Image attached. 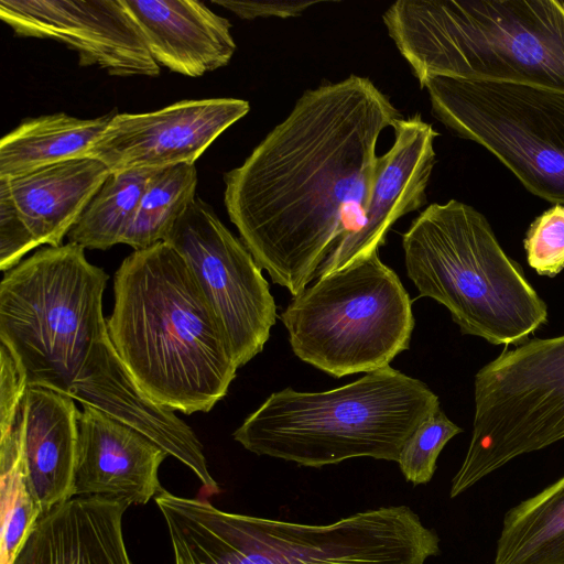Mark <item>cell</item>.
<instances>
[{"mask_svg": "<svg viewBox=\"0 0 564 564\" xmlns=\"http://www.w3.org/2000/svg\"><path fill=\"white\" fill-rule=\"evenodd\" d=\"M400 118L357 75L306 90L224 176L240 240L273 283L300 294L335 245L364 225L381 132Z\"/></svg>", "mask_w": 564, "mask_h": 564, "instance_id": "1", "label": "cell"}, {"mask_svg": "<svg viewBox=\"0 0 564 564\" xmlns=\"http://www.w3.org/2000/svg\"><path fill=\"white\" fill-rule=\"evenodd\" d=\"M107 281L82 246L40 249L1 280L0 343L29 388L68 395L130 425L192 469L208 494H218L193 430L152 402L119 358L102 314Z\"/></svg>", "mask_w": 564, "mask_h": 564, "instance_id": "2", "label": "cell"}, {"mask_svg": "<svg viewBox=\"0 0 564 564\" xmlns=\"http://www.w3.org/2000/svg\"><path fill=\"white\" fill-rule=\"evenodd\" d=\"M112 345L155 404L209 412L238 369L223 328L181 254L162 241L134 250L113 279Z\"/></svg>", "mask_w": 564, "mask_h": 564, "instance_id": "3", "label": "cell"}, {"mask_svg": "<svg viewBox=\"0 0 564 564\" xmlns=\"http://www.w3.org/2000/svg\"><path fill=\"white\" fill-rule=\"evenodd\" d=\"M174 564H425L440 539L406 506L306 524L217 509L200 499L155 496Z\"/></svg>", "mask_w": 564, "mask_h": 564, "instance_id": "4", "label": "cell"}, {"mask_svg": "<svg viewBox=\"0 0 564 564\" xmlns=\"http://www.w3.org/2000/svg\"><path fill=\"white\" fill-rule=\"evenodd\" d=\"M382 19L421 88L449 77L564 93V1L400 0Z\"/></svg>", "mask_w": 564, "mask_h": 564, "instance_id": "5", "label": "cell"}, {"mask_svg": "<svg viewBox=\"0 0 564 564\" xmlns=\"http://www.w3.org/2000/svg\"><path fill=\"white\" fill-rule=\"evenodd\" d=\"M440 409L421 380L390 366L322 392H273L234 432L246 449L319 468L371 457L398 462L416 427Z\"/></svg>", "mask_w": 564, "mask_h": 564, "instance_id": "6", "label": "cell"}, {"mask_svg": "<svg viewBox=\"0 0 564 564\" xmlns=\"http://www.w3.org/2000/svg\"><path fill=\"white\" fill-rule=\"evenodd\" d=\"M402 248L420 295L443 304L463 334L522 344L547 322L546 304L474 207L431 204L403 234Z\"/></svg>", "mask_w": 564, "mask_h": 564, "instance_id": "7", "label": "cell"}, {"mask_svg": "<svg viewBox=\"0 0 564 564\" xmlns=\"http://www.w3.org/2000/svg\"><path fill=\"white\" fill-rule=\"evenodd\" d=\"M280 319L296 357L335 378L388 367L414 328L412 301L378 252L318 278Z\"/></svg>", "mask_w": 564, "mask_h": 564, "instance_id": "8", "label": "cell"}, {"mask_svg": "<svg viewBox=\"0 0 564 564\" xmlns=\"http://www.w3.org/2000/svg\"><path fill=\"white\" fill-rule=\"evenodd\" d=\"M474 397L471 438L451 498L564 438V335L506 348L476 373Z\"/></svg>", "mask_w": 564, "mask_h": 564, "instance_id": "9", "label": "cell"}, {"mask_svg": "<svg viewBox=\"0 0 564 564\" xmlns=\"http://www.w3.org/2000/svg\"><path fill=\"white\" fill-rule=\"evenodd\" d=\"M433 115L481 144L532 194L564 205V93L449 77L427 79Z\"/></svg>", "mask_w": 564, "mask_h": 564, "instance_id": "10", "label": "cell"}, {"mask_svg": "<svg viewBox=\"0 0 564 564\" xmlns=\"http://www.w3.org/2000/svg\"><path fill=\"white\" fill-rule=\"evenodd\" d=\"M164 241L186 262L223 328L237 367L245 366L262 351L276 319L261 267L198 196Z\"/></svg>", "mask_w": 564, "mask_h": 564, "instance_id": "11", "label": "cell"}, {"mask_svg": "<svg viewBox=\"0 0 564 564\" xmlns=\"http://www.w3.org/2000/svg\"><path fill=\"white\" fill-rule=\"evenodd\" d=\"M0 19L17 36L66 45L80 66L118 77L160 74L123 0H0Z\"/></svg>", "mask_w": 564, "mask_h": 564, "instance_id": "12", "label": "cell"}, {"mask_svg": "<svg viewBox=\"0 0 564 564\" xmlns=\"http://www.w3.org/2000/svg\"><path fill=\"white\" fill-rule=\"evenodd\" d=\"M250 110L247 100H182L156 111L116 113L88 150L110 172L195 164L206 149Z\"/></svg>", "mask_w": 564, "mask_h": 564, "instance_id": "13", "label": "cell"}, {"mask_svg": "<svg viewBox=\"0 0 564 564\" xmlns=\"http://www.w3.org/2000/svg\"><path fill=\"white\" fill-rule=\"evenodd\" d=\"M394 142L378 156L362 227L338 241L319 267L316 278L367 258L386 242L392 225L426 204V188L436 162L438 133L420 113L393 123Z\"/></svg>", "mask_w": 564, "mask_h": 564, "instance_id": "14", "label": "cell"}, {"mask_svg": "<svg viewBox=\"0 0 564 564\" xmlns=\"http://www.w3.org/2000/svg\"><path fill=\"white\" fill-rule=\"evenodd\" d=\"M169 454L130 425L89 405L77 413L74 497L99 496L127 507L162 489L159 468Z\"/></svg>", "mask_w": 564, "mask_h": 564, "instance_id": "15", "label": "cell"}, {"mask_svg": "<svg viewBox=\"0 0 564 564\" xmlns=\"http://www.w3.org/2000/svg\"><path fill=\"white\" fill-rule=\"evenodd\" d=\"M154 61L199 77L228 65L236 43L230 22L196 0H123Z\"/></svg>", "mask_w": 564, "mask_h": 564, "instance_id": "16", "label": "cell"}, {"mask_svg": "<svg viewBox=\"0 0 564 564\" xmlns=\"http://www.w3.org/2000/svg\"><path fill=\"white\" fill-rule=\"evenodd\" d=\"M128 507L99 496H75L44 512L13 564H132L123 540Z\"/></svg>", "mask_w": 564, "mask_h": 564, "instance_id": "17", "label": "cell"}, {"mask_svg": "<svg viewBox=\"0 0 564 564\" xmlns=\"http://www.w3.org/2000/svg\"><path fill=\"white\" fill-rule=\"evenodd\" d=\"M77 413L74 399L41 387L28 388L21 402V466L42 514L74 497Z\"/></svg>", "mask_w": 564, "mask_h": 564, "instance_id": "18", "label": "cell"}, {"mask_svg": "<svg viewBox=\"0 0 564 564\" xmlns=\"http://www.w3.org/2000/svg\"><path fill=\"white\" fill-rule=\"evenodd\" d=\"M110 170L101 161L79 158L0 180L37 246H62Z\"/></svg>", "mask_w": 564, "mask_h": 564, "instance_id": "19", "label": "cell"}, {"mask_svg": "<svg viewBox=\"0 0 564 564\" xmlns=\"http://www.w3.org/2000/svg\"><path fill=\"white\" fill-rule=\"evenodd\" d=\"M112 116L80 119L58 112L22 121L0 141V180L86 158Z\"/></svg>", "mask_w": 564, "mask_h": 564, "instance_id": "20", "label": "cell"}, {"mask_svg": "<svg viewBox=\"0 0 564 564\" xmlns=\"http://www.w3.org/2000/svg\"><path fill=\"white\" fill-rule=\"evenodd\" d=\"M494 564H564V476L506 513Z\"/></svg>", "mask_w": 564, "mask_h": 564, "instance_id": "21", "label": "cell"}, {"mask_svg": "<svg viewBox=\"0 0 564 564\" xmlns=\"http://www.w3.org/2000/svg\"><path fill=\"white\" fill-rule=\"evenodd\" d=\"M153 171L110 172L69 230L68 242L99 250L122 243Z\"/></svg>", "mask_w": 564, "mask_h": 564, "instance_id": "22", "label": "cell"}, {"mask_svg": "<svg viewBox=\"0 0 564 564\" xmlns=\"http://www.w3.org/2000/svg\"><path fill=\"white\" fill-rule=\"evenodd\" d=\"M196 185L195 164L183 163L154 170L122 243L142 250L164 241L196 196Z\"/></svg>", "mask_w": 564, "mask_h": 564, "instance_id": "23", "label": "cell"}, {"mask_svg": "<svg viewBox=\"0 0 564 564\" xmlns=\"http://www.w3.org/2000/svg\"><path fill=\"white\" fill-rule=\"evenodd\" d=\"M0 469L1 560L2 564H13L24 540L42 516L40 507L26 487L22 471L19 421L12 430L0 434Z\"/></svg>", "mask_w": 564, "mask_h": 564, "instance_id": "24", "label": "cell"}, {"mask_svg": "<svg viewBox=\"0 0 564 564\" xmlns=\"http://www.w3.org/2000/svg\"><path fill=\"white\" fill-rule=\"evenodd\" d=\"M462 431L441 408L422 422L404 444L397 462L404 478L413 485L427 484L441 451Z\"/></svg>", "mask_w": 564, "mask_h": 564, "instance_id": "25", "label": "cell"}, {"mask_svg": "<svg viewBox=\"0 0 564 564\" xmlns=\"http://www.w3.org/2000/svg\"><path fill=\"white\" fill-rule=\"evenodd\" d=\"M529 265L540 275L564 269V205L554 204L530 225L524 239Z\"/></svg>", "mask_w": 564, "mask_h": 564, "instance_id": "26", "label": "cell"}, {"mask_svg": "<svg viewBox=\"0 0 564 564\" xmlns=\"http://www.w3.org/2000/svg\"><path fill=\"white\" fill-rule=\"evenodd\" d=\"M39 247L19 216L11 198L0 188V270L7 272Z\"/></svg>", "mask_w": 564, "mask_h": 564, "instance_id": "27", "label": "cell"}, {"mask_svg": "<svg viewBox=\"0 0 564 564\" xmlns=\"http://www.w3.org/2000/svg\"><path fill=\"white\" fill-rule=\"evenodd\" d=\"M24 376L13 356L0 345V434L12 430L20 415V406L28 390Z\"/></svg>", "mask_w": 564, "mask_h": 564, "instance_id": "28", "label": "cell"}, {"mask_svg": "<svg viewBox=\"0 0 564 564\" xmlns=\"http://www.w3.org/2000/svg\"><path fill=\"white\" fill-rule=\"evenodd\" d=\"M214 4L220 6L240 19L253 20L257 18H295L301 15L310 7L319 4L321 1H236V0H212Z\"/></svg>", "mask_w": 564, "mask_h": 564, "instance_id": "29", "label": "cell"}]
</instances>
